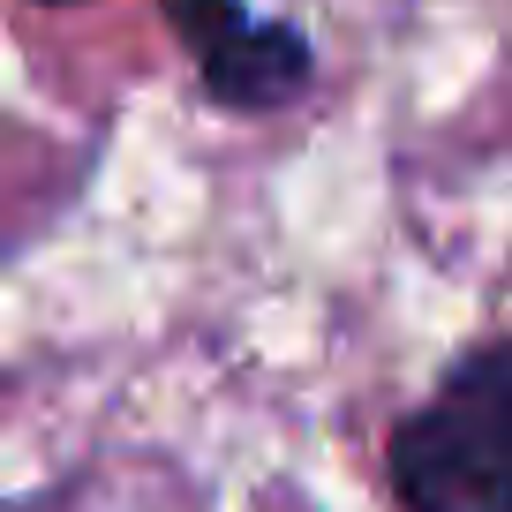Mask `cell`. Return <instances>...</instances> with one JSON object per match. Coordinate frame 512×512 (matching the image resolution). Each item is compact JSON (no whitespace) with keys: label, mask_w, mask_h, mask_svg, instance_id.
Here are the masks:
<instances>
[{"label":"cell","mask_w":512,"mask_h":512,"mask_svg":"<svg viewBox=\"0 0 512 512\" xmlns=\"http://www.w3.org/2000/svg\"><path fill=\"white\" fill-rule=\"evenodd\" d=\"M384 467L407 512H512V339L467 347L400 415Z\"/></svg>","instance_id":"6da1fadb"},{"label":"cell","mask_w":512,"mask_h":512,"mask_svg":"<svg viewBox=\"0 0 512 512\" xmlns=\"http://www.w3.org/2000/svg\"><path fill=\"white\" fill-rule=\"evenodd\" d=\"M159 16L189 46L204 98L226 113H279L317 76L309 38L279 16H256L249 0H159Z\"/></svg>","instance_id":"7a4b0ae2"}]
</instances>
